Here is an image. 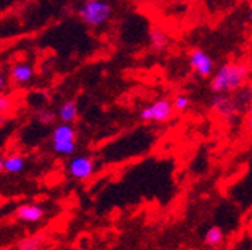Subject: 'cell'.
Wrapping results in <instances>:
<instances>
[{
	"label": "cell",
	"instance_id": "6da1fadb",
	"mask_svg": "<svg viewBox=\"0 0 252 250\" xmlns=\"http://www.w3.org/2000/svg\"><path fill=\"white\" fill-rule=\"evenodd\" d=\"M249 66L243 61H227L222 66H219L215 75L210 77L209 88L213 95L219 93H233L243 87V84L249 78Z\"/></svg>",
	"mask_w": 252,
	"mask_h": 250
},
{
	"label": "cell",
	"instance_id": "7a4b0ae2",
	"mask_svg": "<svg viewBox=\"0 0 252 250\" xmlns=\"http://www.w3.org/2000/svg\"><path fill=\"white\" fill-rule=\"evenodd\" d=\"M80 20L89 27H101L113 15V8L107 0H84L77 11Z\"/></svg>",
	"mask_w": 252,
	"mask_h": 250
},
{
	"label": "cell",
	"instance_id": "3957f363",
	"mask_svg": "<svg viewBox=\"0 0 252 250\" xmlns=\"http://www.w3.org/2000/svg\"><path fill=\"white\" fill-rule=\"evenodd\" d=\"M53 150L59 156H74L77 150V132L71 123L57 124L53 131Z\"/></svg>",
	"mask_w": 252,
	"mask_h": 250
},
{
	"label": "cell",
	"instance_id": "277c9868",
	"mask_svg": "<svg viewBox=\"0 0 252 250\" xmlns=\"http://www.w3.org/2000/svg\"><path fill=\"white\" fill-rule=\"evenodd\" d=\"M173 112H174L173 102L167 99H159L144 107L140 112V118L146 123L155 121L158 124H162V123H167L173 117Z\"/></svg>",
	"mask_w": 252,
	"mask_h": 250
},
{
	"label": "cell",
	"instance_id": "5b68a950",
	"mask_svg": "<svg viewBox=\"0 0 252 250\" xmlns=\"http://www.w3.org/2000/svg\"><path fill=\"white\" fill-rule=\"evenodd\" d=\"M189 65L200 78H209L215 72V61L203 48H192L189 51Z\"/></svg>",
	"mask_w": 252,
	"mask_h": 250
},
{
	"label": "cell",
	"instance_id": "8992f818",
	"mask_svg": "<svg viewBox=\"0 0 252 250\" xmlns=\"http://www.w3.org/2000/svg\"><path fill=\"white\" fill-rule=\"evenodd\" d=\"M66 171L75 180L80 181L89 180L94 172V161L90 156H84V154L74 156L66 165Z\"/></svg>",
	"mask_w": 252,
	"mask_h": 250
},
{
	"label": "cell",
	"instance_id": "52a82bcc",
	"mask_svg": "<svg viewBox=\"0 0 252 250\" xmlns=\"http://www.w3.org/2000/svg\"><path fill=\"white\" fill-rule=\"evenodd\" d=\"M210 107L216 114L222 115V117H233L239 111L237 102L233 98L227 96V93H219V95H215Z\"/></svg>",
	"mask_w": 252,
	"mask_h": 250
},
{
	"label": "cell",
	"instance_id": "ba28073f",
	"mask_svg": "<svg viewBox=\"0 0 252 250\" xmlns=\"http://www.w3.org/2000/svg\"><path fill=\"white\" fill-rule=\"evenodd\" d=\"M45 211L36 204H24L17 210V219L26 223H36L42 221Z\"/></svg>",
	"mask_w": 252,
	"mask_h": 250
},
{
	"label": "cell",
	"instance_id": "9c48e42d",
	"mask_svg": "<svg viewBox=\"0 0 252 250\" xmlns=\"http://www.w3.org/2000/svg\"><path fill=\"white\" fill-rule=\"evenodd\" d=\"M33 75H35L33 68H32L30 65H27V63H24V61H23V63L14 65L12 69H11V80L15 84H20V85L30 83L32 78H33Z\"/></svg>",
	"mask_w": 252,
	"mask_h": 250
},
{
	"label": "cell",
	"instance_id": "30bf717a",
	"mask_svg": "<svg viewBox=\"0 0 252 250\" xmlns=\"http://www.w3.org/2000/svg\"><path fill=\"white\" fill-rule=\"evenodd\" d=\"M149 42L152 50H155L156 53H162L170 45V36L161 28H152L149 33Z\"/></svg>",
	"mask_w": 252,
	"mask_h": 250
},
{
	"label": "cell",
	"instance_id": "8fae6325",
	"mask_svg": "<svg viewBox=\"0 0 252 250\" xmlns=\"http://www.w3.org/2000/svg\"><path fill=\"white\" fill-rule=\"evenodd\" d=\"M57 117L63 123H74L78 118V107L74 101L63 102L57 111Z\"/></svg>",
	"mask_w": 252,
	"mask_h": 250
},
{
	"label": "cell",
	"instance_id": "7c38bea8",
	"mask_svg": "<svg viewBox=\"0 0 252 250\" xmlns=\"http://www.w3.org/2000/svg\"><path fill=\"white\" fill-rule=\"evenodd\" d=\"M224 241H225V234L219 226H210L204 234V244L207 247H212V249L219 247V246H222Z\"/></svg>",
	"mask_w": 252,
	"mask_h": 250
},
{
	"label": "cell",
	"instance_id": "4fadbf2b",
	"mask_svg": "<svg viewBox=\"0 0 252 250\" xmlns=\"http://www.w3.org/2000/svg\"><path fill=\"white\" fill-rule=\"evenodd\" d=\"M26 167V159L18 154H9L3 159V169L8 174H20Z\"/></svg>",
	"mask_w": 252,
	"mask_h": 250
},
{
	"label": "cell",
	"instance_id": "5bb4252c",
	"mask_svg": "<svg viewBox=\"0 0 252 250\" xmlns=\"http://www.w3.org/2000/svg\"><path fill=\"white\" fill-rule=\"evenodd\" d=\"M17 247L20 250H39L42 249V241L38 237H27L18 241Z\"/></svg>",
	"mask_w": 252,
	"mask_h": 250
},
{
	"label": "cell",
	"instance_id": "9a60e30c",
	"mask_svg": "<svg viewBox=\"0 0 252 250\" xmlns=\"http://www.w3.org/2000/svg\"><path fill=\"white\" fill-rule=\"evenodd\" d=\"M173 107H174V111L183 114L189 110V107H191V99H189V96H186V95H177L173 99Z\"/></svg>",
	"mask_w": 252,
	"mask_h": 250
},
{
	"label": "cell",
	"instance_id": "2e32d148",
	"mask_svg": "<svg viewBox=\"0 0 252 250\" xmlns=\"http://www.w3.org/2000/svg\"><path fill=\"white\" fill-rule=\"evenodd\" d=\"M36 118H38V121L41 124H47V126H48V124H53L56 121L57 114L54 111H51V110H41V111L36 112Z\"/></svg>",
	"mask_w": 252,
	"mask_h": 250
},
{
	"label": "cell",
	"instance_id": "e0dca14e",
	"mask_svg": "<svg viewBox=\"0 0 252 250\" xmlns=\"http://www.w3.org/2000/svg\"><path fill=\"white\" fill-rule=\"evenodd\" d=\"M14 107V101L12 98H9L8 95H3V93H0V115H5L8 114Z\"/></svg>",
	"mask_w": 252,
	"mask_h": 250
},
{
	"label": "cell",
	"instance_id": "ac0fdd59",
	"mask_svg": "<svg viewBox=\"0 0 252 250\" xmlns=\"http://www.w3.org/2000/svg\"><path fill=\"white\" fill-rule=\"evenodd\" d=\"M5 87H6V80H5L3 74H2V72H0V93H3Z\"/></svg>",
	"mask_w": 252,
	"mask_h": 250
},
{
	"label": "cell",
	"instance_id": "d6986e66",
	"mask_svg": "<svg viewBox=\"0 0 252 250\" xmlns=\"http://www.w3.org/2000/svg\"><path fill=\"white\" fill-rule=\"evenodd\" d=\"M248 66H249V69H251V72H252V51H251V54H249V61H248Z\"/></svg>",
	"mask_w": 252,
	"mask_h": 250
},
{
	"label": "cell",
	"instance_id": "ffe728a7",
	"mask_svg": "<svg viewBox=\"0 0 252 250\" xmlns=\"http://www.w3.org/2000/svg\"><path fill=\"white\" fill-rule=\"evenodd\" d=\"M5 169H3V159L2 158H0V174H2Z\"/></svg>",
	"mask_w": 252,
	"mask_h": 250
}]
</instances>
